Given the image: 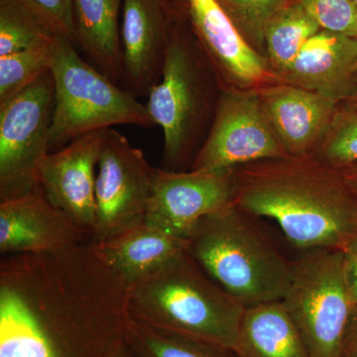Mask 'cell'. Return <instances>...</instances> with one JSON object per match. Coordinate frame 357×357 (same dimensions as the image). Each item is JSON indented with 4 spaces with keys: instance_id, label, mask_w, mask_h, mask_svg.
I'll list each match as a JSON object with an SVG mask.
<instances>
[{
    "instance_id": "cell-23",
    "label": "cell",
    "mask_w": 357,
    "mask_h": 357,
    "mask_svg": "<svg viewBox=\"0 0 357 357\" xmlns=\"http://www.w3.org/2000/svg\"><path fill=\"white\" fill-rule=\"evenodd\" d=\"M60 37L56 35L25 50L0 57V107L51 72Z\"/></svg>"
},
{
    "instance_id": "cell-1",
    "label": "cell",
    "mask_w": 357,
    "mask_h": 357,
    "mask_svg": "<svg viewBox=\"0 0 357 357\" xmlns=\"http://www.w3.org/2000/svg\"><path fill=\"white\" fill-rule=\"evenodd\" d=\"M131 321L128 286L91 241L0 263V357H115Z\"/></svg>"
},
{
    "instance_id": "cell-26",
    "label": "cell",
    "mask_w": 357,
    "mask_h": 357,
    "mask_svg": "<svg viewBox=\"0 0 357 357\" xmlns=\"http://www.w3.org/2000/svg\"><path fill=\"white\" fill-rule=\"evenodd\" d=\"M229 14L241 34L256 46L264 44V31L268 21L279 9L285 6V0H218Z\"/></svg>"
},
{
    "instance_id": "cell-4",
    "label": "cell",
    "mask_w": 357,
    "mask_h": 357,
    "mask_svg": "<svg viewBox=\"0 0 357 357\" xmlns=\"http://www.w3.org/2000/svg\"><path fill=\"white\" fill-rule=\"evenodd\" d=\"M248 215L230 204L202 218L187 237L192 259L245 307L283 299L293 266Z\"/></svg>"
},
{
    "instance_id": "cell-25",
    "label": "cell",
    "mask_w": 357,
    "mask_h": 357,
    "mask_svg": "<svg viewBox=\"0 0 357 357\" xmlns=\"http://www.w3.org/2000/svg\"><path fill=\"white\" fill-rule=\"evenodd\" d=\"M312 156L344 170L357 166V112L349 107L335 112L330 128Z\"/></svg>"
},
{
    "instance_id": "cell-9",
    "label": "cell",
    "mask_w": 357,
    "mask_h": 357,
    "mask_svg": "<svg viewBox=\"0 0 357 357\" xmlns=\"http://www.w3.org/2000/svg\"><path fill=\"white\" fill-rule=\"evenodd\" d=\"M157 168L114 128L105 131L96 180V227L100 243L145 222Z\"/></svg>"
},
{
    "instance_id": "cell-6",
    "label": "cell",
    "mask_w": 357,
    "mask_h": 357,
    "mask_svg": "<svg viewBox=\"0 0 357 357\" xmlns=\"http://www.w3.org/2000/svg\"><path fill=\"white\" fill-rule=\"evenodd\" d=\"M282 302L310 357H342L356 306L345 284L342 249H312L293 262Z\"/></svg>"
},
{
    "instance_id": "cell-5",
    "label": "cell",
    "mask_w": 357,
    "mask_h": 357,
    "mask_svg": "<svg viewBox=\"0 0 357 357\" xmlns=\"http://www.w3.org/2000/svg\"><path fill=\"white\" fill-rule=\"evenodd\" d=\"M51 73L55 103L50 150L64 147L84 134L119 124L145 128L155 126L146 105L86 62L77 53L76 45L66 37L58 40Z\"/></svg>"
},
{
    "instance_id": "cell-10",
    "label": "cell",
    "mask_w": 357,
    "mask_h": 357,
    "mask_svg": "<svg viewBox=\"0 0 357 357\" xmlns=\"http://www.w3.org/2000/svg\"><path fill=\"white\" fill-rule=\"evenodd\" d=\"M287 157L263 112L258 91L227 89L192 162L194 171H218Z\"/></svg>"
},
{
    "instance_id": "cell-17",
    "label": "cell",
    "mask_w": 357,
    "mask_h": 357,
    "mask_svg": "<svg viewBox=\"0 0 357 357\" xmlns=\"http://www.w3.org/2000/svg\"><path fill=\"white\" fill-rule=\"evenodd\" d=\"M280 77L338 102L349 100L357 89V39L319 30Z\"/></svg>"
},
{
    "instance_id": "cell-14",
    "label": "cell",
    "mask_w": 357,
    "mask_h": 357,
    "mask_svg": "<svg viewBox=\"0 0 357 357\" xmlns=\"http://www.w3.org/2000/svg\"><path fill=\"white\" fill-rule=\"evenodd\" d=\"M170 32L163 0H123L122 82L134 96H148L159 83Z\"/></svg>"
},
{
    "instance_id": "cell-18",
    "label": "cell",
    "mask_w": 357,
    "mask_h": 357,
    "mask_svg": "<svg viewBox=\"0 0 357 357\" xmlns=\"http://www.w3.org/2000/svg\"><path fill=\"white\" fill-rule=\"evenodd\" d=\"M93 244L105 264L131 287L187 250L188 239L144 222L112 238Z\"/></svg>"
},
{
    "instance_id": "cell-16",
    "label": "cell",
    "mask_w": 357,
    "mask_h": 357,
    "mask_svg": "<svg viewBox=\"0 0 357 357\" xmlns=\"http://www.w3.org/2000/svg\"><path fill=\"white\" fill-rule=\"evenodd\" d=\"M199 41L220 72L241 88L266 83L272 77L266 59L241 34L218 0H188Z\"/></svg>"
},
{
    "instance_id": "cell-3",
    "label": "cell",
    "mask_w": 357,
    "mask_h": 357,
    "mask_svg": "<svg viewBox=\"0 0 357 357\" xmlns=\"http://www.w3.org/2000/svg\"><path fill=\"white\" fill-rule=\"evenodd\" d=\"M245 309L187 250L128 287V311L136 323L230 351L236 347Z\"/></svg>"
},
{
    "instance_id": "cell-15",
    "label": "cell",
    "mask_w": 357,
    "mask_h": 357,
    "mask_svg": "<svg viewBox=\"0 0 357 357\" xmlns=\"http://www.w3.org/2000/svg\"><path fill=\"white\" fill-rule=\"evenodd\" d=\"M89 241L41 189L0 202V252H53Z\"/></svg>"
},
{
    "instance_id": "cell-28",
    "label": "cell",
    "mask_w": 357,
    "mask_h": 357,
    "mask_svg": "<svg viewBox=\"0 0 357 357\" xmlns=\"http://www.w3.org/2000/svg\"><path fill=\"white\" fill-rule=\"evenodd\" d=\"M50 26L57 34L75 41L73 0H23Z\"/></svg>"
},
{
    "instance_id": "cell-11",
    "label": "cell",
    "mask_w": 357,
    "mask_h": 357,
    "mask_svg": "<svg viewBox=\"0 0 357 357\" xmlns=\"http://www.w3.org/2000/svg\"><path fill=\"white\" fill-rule=\"evenodd\" d=\"M236 168L173 172L157 168L145 222L187 239L206 215L234 204Z\"/></svg>"
},
{
    "instance_id": "cell-30",
    "label": "cell",
    "mask_w": 357,
    "mask_h": 357,
    "mask_svg": "<svg viewBox=\"0 0 357 357\" xmlns=\"http://www.w3.org/2000/svg\"><path fill=\"white\" fill-rule=\"evenodd\" d=\"M342 357H357V306L354 307L347 328Z\"/></svg>"
},
{
    "instance_id": "cell-2",
    "label": "cell",
    "mask_w": 357,
    "mask_h": 357,
    "mask_svg": "<svg viewBox=\"0 0 357 357\" xmlns=\"http://www.w3.org/2000/svg\"><path fill=\"white\" fill-rule=\"evenodd\" d=\"M234 204L275 220L304 250L344 249L357 236V197L340 170L312 155L237 167Z\"/></svg>"
},
{
    "instance_id": "cell-31",
    "label": "cell",
    "mask_w": 357,
    "mask_h": 357,
    "mask_svg": "<svg viewBox=\"0 0 357 357\" xmlns=\"http://www.w3.org/2000/svg\"><path fill=\"white\" fill-rule=\"evenodd\" d=\"M340 171L342 173V178H344L345 184L357 197V166Z\"/></svg>"
},
{
    "instance_id": "cell-24",
    "label": "cell",
    "mask_w": 357,
    "mask_h": 357,
    "mask_svg": "<svg viewBox=\"0 0 357 357\" xmlns=\"http://www.w3.org/2000/svg\"><path fill=\"white\" fill-rule=\"evenodd\" d=\"M56 35L59 34L23 0H0V57L25 50Z\"/></svg>"
},
{
    "instance_id": "cell-12",
    "label": "cell",
    "mask_w": 357,
    "mask_h": 357,
    "mask_svg": "<svg viewBox=\"0 0 357 357\" xmlns=\"http://www.w3.org/2000/svg\"><path fill=\"white\" fill-rule=\"evenodd\" d=\"M107 130L79 136L47 155L40 165V189L44 196L89 241L96 227V168Z\"/></svg>"
},
{
    "instance_id": "cell-27",
    "label": "cell",
    "mask_w": 357,
    "mask_h": 357,
    "mask_svg": "<svg viewBox=\"0 0 357 357\" xmlns=\"http://www.w3.org/2000/svg\"><path fill=\"white\" fill-rule=\"evenodd\" d=\"M321 29L357 39V6L354 0H298Z\"/></svg>"
},
{
    "instance_id": "cell-20",
    "label": "cell",
    "mask_w": 357,
    "mask_h": 357,
    "mask_svg": "<svg viewBox=\"0 0 357 357\" xmlns=\"http://www.w3.org/2000/svg\"><path fill=\"white\" fill-rule=\"evenodd\" d=\"M234 351L236 357H310L282 300L246 307Z\"/></svg>"
},
{
    "instance_id": "cell-29",
    "label": "cell",
    "mask_w": 357,
    "mask_h": 357,
    "mask_svg": "<svg viewBox=\"0 0 357 357\" xmlns=\"http://www.w3.org/2000/svg\"><path fill=\"white\" fill-rule=\"evenodd\" d=\"M342 251L345 284L352 303L357 306V236Z\"/></svg>"
},
{
    "instance_id": "cell-33",
    "label": "cell",
    "mask_w": 357,
    "mask_h": 357,
    "mask_svg": "<svg viewBox=\"0 0 357 357\" xmlns=\"http://www.w3.org/2000/svg\"><path fill=\"white\" fill-rule=\"evenodd\" d=\"M347 102L351 103V109H356L357 112V89L356 93H354V96H352Z\"/></svg>"
},
{
    "instance_id": "cell-22",
    "label": "cell",
    "mask_w": 357,
    "mask_h": 357,
    "mask_svg": "<svg viewBox=\"0 0 357 357\" xmlns=\"http://www.w3.org/2000/svg\"><path fill=\"white\" fill-rule=\"evenodd\" d=\"M128 345L136 357H236L234 351L185 335L141 325L133 319Z\"/></svg>"
},
{
    "instance_id": "cell-7",
    "label": "cell",
    "mask_w": 357,
    "mask_h": 357,
    "mask_svg": "<svg viewBox=\"0 0 357 357\" xmlns=\"http://www.w3.org/2000/svg\"><path fill=\"white\" fill-rule=\"evenodd\" d=\"M55 103L52 73L0 107V202L40 188V165L50 153Z\"/></svg>"
},
{
    "instance_id": "cell-21",
    "label": "cell",
    "mask_w": 357,
    "mask_h": 357,
    "mask_svg": "<svg viewBox=\"0 0 357 357\" xmlns=\"http://www.w3.org/2000/svg\"><path fill=\"white\" fill-rule=\"evenodd\" d=\"M321 29L299 1L285 4L268 21L264 31L268 60L282 76L310 39Z\"/></svg>"
},
{
    "instance_id": "cell-32",
    "label": "cell",
    "mask_w": 357,
    "mask_h": 357,
    "mask_svg": "<svg viewBox=\"0 0 357 357\" xmlns=\"http://www.w3.org/2000/svg\"><path fill=\"white\" fill-rule=\"evenodd\" d=\"M115 357H136L134 356V354L132 351L129 349L128 345H126V347H124L123 349H121V351L117 354V356Z\"/></svg>"
},
{
    "instance_id": "cell-13",
    "label": "cell",
    "mask_w": 357,
    "mask_h": 357,
    "mask_svg": "<svg viewBox=\"0 0 357 357\" xmlns=\"http://www.w3.org/2000/svg\"><path fill=\"white\" fill-rule=\"evenodd\" d=\"M263 112L288 157L312 156L330 128L338 102L290 84L258 91Z\"/></svg>"
},
{
    "instance_id": "cell-8",
    "label": "cell",
    "mask_w": 357,
    "mask_h": 357,
    "mask_svg": "<svg viewBox=\"0 0 357 357\" xmlns=\"http://www.w3.org/2000/svg\"><path fill=\"white\" fill-rule=\"evenodd\" d=\"M199 70L187 40L171 30L161 79L145 103L155 126L163 131L164 170L182 172L181 166L191 153L206 107Z\"/></svg>"
},
{
    "instance_id": "cell-34",
    "label": "cell",
    "mask_w": 357,
    "mask_h": 357,
    "mask_svg": "<svg viewBox=\"0 0 357 357\" xmlns=\"http://www.w3.org/2000/svg\"><path fill=\"white\" fill-rule=\"evenodd\" d=\"M354 3L356 4V6H357V0H354Z\"/></svg>"
},
{
    "instance_id": "cell-19",
    "label": "cell",
    "mask_w": 357,
    "mask_h": 357,
    "mask_svg": "<svg viewBox=\"0 0 357 357\" xmlns=\"http://www.w3.org/2000/svg\"><path fill=\"white\" fill-rule=\"evenodd\" d=\"M123 0H73L75 41L91 64L114 83L122 81L119 13Z\"/></svg>"
}]
</instances>
